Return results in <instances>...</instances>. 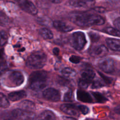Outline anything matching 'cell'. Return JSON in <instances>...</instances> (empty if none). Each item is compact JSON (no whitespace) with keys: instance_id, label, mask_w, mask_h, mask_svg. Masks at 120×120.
<instances>
[{"instance_id":"2","label":"cell","mask_w":120,"mask_h":120,"mask_svg":"<svg viewBox=\"0 0 120 120\" xmlns=\"http://www.w3.org/2000/svg\"><path fill=\"white\" fill-rule=\"evenodd\" d=\"M48 74L44 71H36L33 72L29 77L30 88L34 91H40L47 86Z\"/></svg>"},{"instance_id":"27","label":"cell","mask_w":120,"mask_h":120,"mask_svg":"<svg viewBox=\"0 0 120 120\" xmlns=\"http://www.w3.org/2000/svg\"><path fill=\"white\" fill-rule=\"evenodd\" d=\"M78 107V109L79 110L80 112L81 113H82L83 114L86 115L89 112V109L87 107L85 106V105H77Z\"/></svg>"},{"instance_id":"4","label":"cell","mask_w":120,"mask_h":120,"mask_svg":"<svg viewBox=\"0 0 120 120\" xmlns=\"http://www.w3.org/2000/svg\"><path fill=\"white\" fill-rule=\"evenodd\" d=\"M85 35L82 32L73 33L71 36V44L77 50H82L86 44Z\"/></svg>"},{"instance_id":"25","label":"cell","mask_w":120,"mask_h":120,"mask_svg":"<svg viewBox=\"0 0 120 120\" xmlns=\"http://www.w3.org/2000/svg\"><path fill=\"white\" fill-rule=\"evenodd\" d=\"M63 100L66 102H70L73 100V91L71 89L68 90L64 94Z\"/></svg>"},{"instance_id":"9","label":"cell","mask_w":120,"mask_h":120,"mask_svg":"<svg viewBox=\"0 0 120 120\" xmlns=\"http://www.w3.org/2000/svg\"><path fill=\"white\" fill-rule=\"evenodd\" d=\"M43 96L45 99L52 102L58 101L60 99V94L54 88H48L44 90Z\"/></svg>"},{"instance_id":"16","label":"cell","mask_w":120,"mask_h":120,"mask_svg":"<svg viewBox=\"0 0 120 120\" xmlns=\"http://www.w3.org/2000/svg\"><path fill=\"white\" fill-rule=\"evenodd\" d=\"M26 97V93L23 90L14 91V92H12L8 94V98L12 101L20 100L22 98H25Z\"/></svg>"},{"instance_id":"5","label":"cell","mask_w":120,"mask_h":120,"mask_svg":"<svg viewBox=\"0 0 120 120\" xmlns=\"http://www.w3.org/2000/svg\"><path fill=\"white\" fill-rule=\"evenodd\" d=\"M7 79L8 83L9 84V86L17 87L23 83L24 76L21 71L14 70L8 73Z\"/></svg>"},{"instance_id":"32","label":"cell","mask_w":120,"mask_h":120,"mask_svg":"<svg viewBox=\"0 0 120 120\" xmlns=\"http://www.w3.org/2000/svg\"><path fill=\"white\" fill-rule=\"evenodd\" d=\"M53 53L55 55H57L59 54V49L57 48H54L53 50Z\"/></svg>"},{"instance_id":"6","label":"cell","mask_w":120,"mask_h":120,"mask_svg":"<svg viewBox=\"0 0 120 120\" xmlns=\"http://www.w3.org/2000/svg\"><path fill=\"white\" fill-rule=\"evenodd\" d=\"M12 116L17 120H35L36 114L34 111H26L21 109L13 110L11 112Z\"/></svg>"},{"instance_id":"12","label":"cell","mask_w":120,"mask_h":120,"mask_svg":"<svg viewBox=\"0 0 120 120\" xmlns=\"http://www.w3.org/2000/svg\"><path fill=\"white\" fill-rule=\"evenodd\" d=\"M108 53V49L104 45H98L94 46L90 49V53L92 56L103 57Z\"/></svg>"},{"instance_id":"19","label":"cell","mask_w":120,"mask_h":120,"mask_svg":"<svg viewBox=\"0 0 120 120\" xmlns=\"http://www.w3.org/2000/svg\"><path fill=\"white\" fill-rule=\"evenodd\" d=\"M20 109L26 111H33L35 109V105L34 102L29 100H23L19 104Z\"/></svg>"},{"instance_id":"36","label":"cell","mask_w":120,"mask_h":120,"mask_svg":"<svg viewBox=\"0 0 120 120\" xmlns=\"http://www.w3.org/2000/svg\"><path fill=\"white\" fill-rule=\"evenodd\" d=\"M15 1H18H18H19V0H15Z\"/></svg>"},{"instance_id":"26","label":"cell","mask_w":120,"mask_h":120,"mask_svg":"<svg viewBox=\"0 0 120 120\" xmlns=\"http://www.w3.org/2000/svg\"><path fill=\"white\" fill-rule=\"evenodd\" d=\"M7 41V35L4 31L2 30L1 32V46L4 45Z\"/></svg>"},{"instance_id":"15","label":"cell","mask_w":120,"mask_h":120,"mask_svg":"<svg viewBox=\"0 0 120 120\" xmlns=\"http://www.w3.org/2000/svg\"><path fill=\"white\" fill-rule=\"evenodd\" d=\"M77 99L83 103H91L93 101L92 97L89 93L84 90H78L77 93Z\"/></svg>"},{"instance_id":"10","label":"cell","mask_w":120,"mask_h":120,"mask_svg":"<svg viewBox=\"0 0 120 120\" xmlns=\"http://www.w3.org/2000/svg\"><path fill=\"white\" fill-rule=\"evenodd\" d=\"M19 5L22 10L31 15H36L38 13V9L35 5L29 0H19Z\"/></svg>"},{"instance_id":"20","label":"cell","mask_w":120,"mask_h":120,"mask_svg":"<svg viewBox=\"0 0 120 120\" xmlns=\"http://www.w3.org/2000/svg\"><path fill=\"white\" fill-rule=\"evenodd\" d=\"M62 74L63 77L68 79L73 78L76 75V71L73 69L70 68H64L62 70Z\"/></svg>"},{"instance_id":"18","label":"cell","mask_w":120,"mask_h":120,"mask_svg":"<svg viewBox=\"0 0 120 120\" xmlns=\"http://www.w3.org/2000/svg\"><path fill=\"white\" fill-rule=\"evenodd\" d=\"M36 120H56V116L52 111L46 110L40 114Z\"/></svg>"},{"instance_id":"23","label":"cell","mask_w":120,"mask_h":120,"mask_svg":"<svg viewBox=\"0 0 120 120\" xmlns=\"http://www.w3.org/2000/svg\"><path fill=\"white\" fill-rule=\"evenodd\" d=\"M10 103L8 98L5 96L2 93L0 94V105L2 108H7L9 106Z\"/></svg>"},{"instance_id":"11","label":"cell","mask_w":120,"mask_h":120,"mask_svg":"<svg viewBox=\"0 0 120 120\" xmlns=\"http://www.w3.org/2000/svg\"><path fill=\"white\" fill-rule=\"evenodd\" d=\"M60 110L64 113L71 116H79L80 111L77 105H72L70 104H63L60 106Z\"/></svg>"},{"instance_id":"3","label":"cell","mask_w":120,"mask_h":120,"mask_svg":"<svg viewBox=\"0 0 120 120\" xmlns=\"http://www.w3.org/2000/svg\"><path fill=\"white\" fill-rule=\"evenodd\" d=\"M47 61L46 55L42 52L33 53L28 57L26 64L32 69H40L45 66Z\"/></svg>"},{"instance_id":"35","label":"cell","mask_w":120,"mask_h":120,"mask_svg":"<svg viewBox=\"0 0 120 120\" xmlns=\"http://www.w3.org/2000/svg\"><path fill=\"white\" fill-rule=\"evenodd\" d=\"M115 111H116L117 113L120 114V106L117 107L115 109Z\"/></svg>"},{"instance_id":"28","label":"cell","mask_w":120,"mask_h":120,"mask_svg":"<svg viewBox=\"0 0 120 120\" xmlns=\"http://www.w3.org/2000/svg\"><path fill=\"white\" fill-rule=\"evenodd\" d=\"M70 61L73 63H78L80 62V57L77 56H71L70 57Z\"/></svg>"},{"instance_id":"38","label":"cell","mask_w":120,"mask_h":120,"mask_svg":"<svg viewBox=\"0 0 120 120\" xmlns=\"http://www.w3.org/2000/svg\"><path fill=\"white\" fill-rule=\"evenodd\" d=\"M93 1H94V0H93Z\"/></svg>"},{"instance_id":"22","label":"cell","mask_w":120,"mask_h":120,"mask_svg":"<svg viewBox=\"0 0 120 120\" xmlns=\"http://www.w3.org/2000/svg\"><path fill=\"white\" fill-rule=\"evenodd\" d=\"M103 31L110 35L120 37V31L116 28H112V27H107V28H105Z\"/></svg>"},{"instance_id":"8","label":"cell","mask_w":120,"mask_h":120,"mask_svg":"<svg viewBox=\"0 0 120 120\" xmlns=\"http://www.w3.org/2000/svg\"><path fill=\"white\" fill-rule=\"evenodd\" d=\"M98 66L104 72L107 73H112L115 68L114 60L111 57H103L98 62Z\"/></svg>"},{"instance_id":"24","label":"cell","mask_w":120,"mask_h":120,"mask_svg":"<svg viewBox=\"0 0 120 120\" xmlns=\"http://www.w3.org/2000/svg\"><path fill=\"white\" fill-rule=\"evenodd\" d=\"M93 96H94L95 100L97 103H104L107 101V99L100 93H93Z\"/></svg>"},{"instance_id":"21","label":"cell","mask_w":120,"mask_h":120,"mask_svg":"<svg viewBox=\"0 0 120 120\" xmlns=\"http://www.w3.org/2000/svg\"><path fill=\"white\" fill-rule=\"evenodd\" d=\"M39 33L41 36L46 39H51L53 37V35L51 30L46 28H41L39 30Z\"/></svg>"},{"instance_id":"30","label":"cell","mask_w":120,"mask_h":120,"mask_svg":"<svg viewBox=\"0 0 120 120\" xmlns=\"http://www.w3.org/2000/svg\"><path fill=\"white\" fill-rule=\"evenodd\" d=\"M114 25L115 26L116 28L120 31V18L116 19L114 21Z\"/></svg>"},{"instance_id":"17","label":"cell","mask_w":120,"mask_h":120,"mask_svg":"<svg viewBox=\"0 0 120 120\" xmlns=\"http://www.w3.org/2000/svg\"><path fill=\"white\" fill-rule=\"evenodd\" d=\"M108 46L114 51L120 52V40L114 38L106 39Z\"/></svg>"},{"instance_id":"1","label":"cell","mask_w":120,"mask_h":120,"mask_svg":"<svg viewBox=\"0 0 120 120\" xmlns=\"http://www.w3.org/2000/svg\"><path fill=\"white\" fill-rule=\"evenodd\" d=\"M72 21L79 26L88 27L94 25H102L105 21L100 15L96 14H79L72 17Z\"/></svg>"},{"instance_id":"33","label":"cell","mask_w":120,"mask_h":120,"mask_svg":"<svg viewBox=\"0 0 120 120\" xmlns=\"http://www.w3.org/2000/svg\"><path fill=\"white\" fill-rule=\"evenodd\" d=\"M63 120H77L73 117H63Z\"/></svg>"},{"instance_id":"14","label":"cell","mask_w":120,"mask_h":120,"mask_svg":"<svg viewBox=\"0 0 120 120\" xmlns=\"http://www.w3.org/2000/svg\"><path fill=\"white\" fill-rule=\"evenodd\" d=\"M53 25L55 29L63 32H68L73 30V27L69 25L65 22L60 21H55L53 23Z\"/></svg>"},{"instance_id":"31","label":"cell","mask_w":120,"mask_h":120,"mask_svg":"<svg viewBox=\"0 0 120 120\" xmlns=\"http://www.w3.org/2000/svg\"><path fill=\"white\" fill-rule=\"evenodd\" d=\"M94 9L97 12L102 13L105 12V9L104 8H102V7H96V8H94Z\"/></svg>"},{"instance_id":"34","label":"cell","mask_w":120,"mask_h":120,"mask_svg":"<svg viewBox=\"0 0 120 120\" xmlns=\"http://www.w3.org/2000/svg\"><path fill=\"white\" fill-rule=\"evenodd\" d=\"M50 1H51L52 2L55 4H59L62 1V0H49Z\"/></svg>"},{"instance_id":"37","label":"cell","mask_w":120,"mask_h":120,"mask_svg":"<svg viewBox=\"0 0 120 120\" xmlns=\"http://www.w3.org/2000/svg\"></svg>"},{"instance_id":"7","label":"cell","mask_w":120,"mask_h":120,"mask_svg":"<svg viewBox=\"0 0 120 120\" xmlns=\"http://www.w3.org/2000/svg\"><path fill=\"white\" fill-rule=\"evenodd\" d=\"M95 77V73L90 69H84L81 72L79 85L83 89H86Z\"/></svg>"},{"instance_id":"29","label":"cell","mask_w":120,"mask_h":120,"mask_svg":"<svg viewBox=\"0 0 120 120\" xmlns=\"http://www.w3.org/2000/svg\"><path fill=\"white\" fill-rule=\"evenodd\" d=\"M89 35V36H90L91 40L92 41H93V42H96V41H98V40L99 39V35L95 34V33L90 32Z\"/></svg>"},{"instance_id":"13","label":"cell","mask_w":120,"mask_h":120,"mask_svg":"<svg viewBox=\"0 0 120 120\" xmlns=\"http://www.w3.org/2000/svg\"><path fill=\"white\" fill-rule=\"evenodd\" d=\"M93 0H70L69 4L75 8H86L93 5Z\"/></svg>"}]
</instances>
